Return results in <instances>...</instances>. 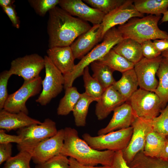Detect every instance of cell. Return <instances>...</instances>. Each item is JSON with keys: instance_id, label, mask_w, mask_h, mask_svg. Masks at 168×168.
<instances>
[{"instance_id": "6da1fadb", "label": "cell", "mask_w": 168, "mask_h": 168, "mask_svg": "<svg viewBox=\"0 0 168 168\" xmlns=\"http://www.w3.org/2000/svg\"><path fill=\"white\" fill-rule=\"evenodd\" d=\"M47 32L49 48L70 46L91 27L88 22L75 17L56 6L49 11Z\"/></svg>"}, {"instance_id": "7a4b0ae2", "label": "cell", "mask_w": 168, "mask_h": 168, "mask_svg": "<svg viewBox=\"0 0 168 168\" xmlns=\"http://www.w3.org/2000/svg\"><path fill=\"white\" fill-rule=\"evenodd\" d=\"M64 130V141L60 154L72 157L85 165L94 166L100 164L111 166L115 152L94 149L80 138L75 129L67 127Z\"/></svg>"}, {"instance_id": "3957f363", "label": "cell", "mask_w": 168, "mask_h": 168, "mask_svg": "<svg viewBox=\"0 0 168 168\" xmlns=\"http://www.w3.org/2000/svg\"><path fill=\"white\" fill-rule=\"evenodd\" d=\"M161 15H149L142 17L131 18L117 29L123 39L129 38L140 44L149 40L168 39V34L158 27Z\"/></svg>"}, {"instance_id": "277c9868", "label": "cell", "mask_w": 168, "mask_h": 168, "mask_svg": "<svg viewBox=\"0 0 168 168\" xmlns=\"http://www.w3.org/2000/svg\"><path fill=\"white\" fill-rule=\"evenodd\" d=\"M123 39L121 34L115 27L107 30L105 33L101 43L96 45L82 58L75 65L72 72L63 75L65 80L64 88L65 89L72 86L75 80L82 75L84 70L86 67L102 58Z\"/></svg>"}, {"instance_id": "5b68a950", "label": "cell", "mask_w": 168, "mask_h": 168, "mask_svg": "<svg viewBox=\"0 0 168 168\" xmlns=\"http://www.w3.org/2000/svg\"><path fill=\"white\" fill-rule=\"evenodd\" d=\"M130 105L137 117L152 120L164 109L158 96L154 92L140 88L126 101Z\"/></svg>"}, {"instance_id": "8992f818", "label": "cell", "mask_w": 168, "mask_h": 168, "mask_svg": "<svg viewBox=\"0 0 168 168\" xmlns=\"http://www.w3.org/2000/svg\"><path fill=\"white\" fill-rule=\"evenodd\" d=\"M55 122L49 118L40 124H34L20 129L17 135L21 142L17 144L19 151L24 150L31 154L34 147L41 142L51 137L58 132Z\"/></svg>"}, {"instance_id": "52a82bcc", "label": "cell", "mask_w": 168, "mask_h": 168, "mask_svg": "<svg viewBox=\"0 0 168 168\" xmlns=\"http://www.w3.org/2000/svg\"><path fill=\"white\" fill-rule=\"evenodd\" d=\"M133 132L131 126L104 135L92 136L85 133L83 139L92 148L101 151L106 149L115 152L122 151L128 145Z\"/></svg>"}, {"instance_id": "ba28073f", "label": "cell", "mask_w": 168, "mask_h": 168, "mask_svg": "<svg viewBox=\"0 0 168 168\" xmlns=\"http://www.w3.org/2000/svg\"><path fill=\"white\" fill-rule=\"evenodd\" d=\"M45 75L42 80V92L36 100L42 106L49 104L60 94L64 88V78L47 56L44 57Z\"/></svg>"}, {"instance_id": "9c48e42d", "label": "cell", "mask_w": 168, "mask_h": 168, "mask_svg": "<svg viewBox=\"0 0 168 168\" xmlns=\"http://www.w3.org/2000/svg\"><path fill=\"white\" fill-rule=\"evenodd\" d=\"M42 80L40 76L30 81H24L19 89L8 95L3 109L12 113L22 112L28 114L26 102L30 97L40 92Z\"/></svg>"}, {"instance_id": "30bf717a", "label": "cell", "mask_w": 168, "mask_h": 168, "mask_svg": "<svg viewBox=\"0 0 168 168\" xmlns=\"http://www.w3.org/2000/svg\"><path fill=\"white\" fill-rule=\"evenodd\" d=\"M151 121L136 117L133 122L131 138L127 146L122 151L123 158L127 165L137 154L143 150L147 135L152 128Z\"/></svg>"}, {"instance_id": "8fae6325", "label": "cell", "mask_w": 168, "mask_h": 168, "mask_svg": "<svg viewBox=\"0 0 168 168\" xmlns=\"http://www.w3.org/2000/svg\"><path fill=\"white\" fill-rule=\"evenodd\" d=\"M44 68V58L37 54H33L12 60L8 71L12 75L21 77L24 81H26L40 77V72Z\"/></svg>"}, {"instance_id": "7c38bea8", "label": "cell", "mask_w": 168, "mask_h": 168, "mask_svg": "<svg viewBox=\"0 0 168 168\" xmlns=\"http://www.w3.org/2000/svg\"><path fill=\"white\" fill-rule=\"evenodd\" d=\"M162 58L161 55L152 59L143 57L134 64L133 68L140 88L154 92L158 84L156 75Z\"/></svg>"}, {"instance_id": "4fadbf2b", "label": "cell", "mask_w": 168, "mask_h": 168, "mask_svg": "<svg viewBox=\"0 0 168 168\" xmlns=\"http://www.w3.org/2000/svg\"><path fill=\"white\" fill-rule=\"evenodd\" d=\"M64 137V129H61L53 136L38 144L31 152L33 162L36 165L41 164L60 154Z\"/></svg>"}, {"instance_id": "5bb4252c", "label": "cell", "mask_w": 168, "mask_h": 168, "mask_svg": "<svg viewBox=\"0 0 168 168\" xmlns=\"http://www.w3.org/2000/svg\"><path fill=\"white\" fill-rule=\"evenodd\" d=\"M58 5L70 15L89 21L93 26L101 24L106 15L97 9L89 6L81 0H60Z\"/></svg>"}, {"instance_id": "9a60e30c", "label": "cell", "mask_w": 168, "mask_h": 168, "mask_svg": "<svg viewBox=\"0 0 168 168\" xmlns=\"http://www.w3.org/2000/svg\"><path fill=\"white\" fill-rule=\"evenodd\" d=\"M133 2L126 0L121 5L105 15L101 23L103 37L107 30L116 26L123 25L133 17L144 16V14L136 9Z\"/></svg>"}, {"instance_id": "2e32d148", "label": "cell", "mask_w": 168, "mask_h": 168, "mask_svg": "<svg viewBox=\"0 0 168 168\" xmlns=\"http://www.w3.org/2000/svg\"><path fill=\"white\" fill-rule=\"evenodd\" d=\"M102 29L101 23L93 25L72 43L70 46L75 59H81L102 40Z\"/></svg>"}, {"instance_id": "e0dca14e", "label": "cell", "mask_w": 168, "mask_h": 168, "mask_svg": "<svg viewBox=\"0 0 168 168\" xmlns=\"http://www.w3.org/2000/svg\"><path fill=\"white\" fill-rule=\"evenodd\" d=\"M113 112L110 122L105 127L98 131V135L128 128L132 126L136 117L130 105L127 101L116 108Z\"/></svg>"}, {"instance_id": "ac0fdd59", "label": "cell", "mask_w": 168, "mask_h": 168, "mask_svg": "<svg viewBox=\"0 0 168 168\" xmlns=\"http://www.w3.org/2000/svg\"><path fill=\"white\" fill-rule=\"evenodd\" d=\"M126 101L113 86L107 88L96 105L95 114L98 119H105L112 111Z\"/></svg>"}, {"instance_id": "d6986e66", "label": "cell", "mask_w": 168, "mask_h": 168, "mask_svg": "<svg viewBox=\"0 0 168 168\" xmlns=\"http://www.w3.org/2000/svg\"><path fill=\"white\" fill-rule=\"evenodd\" d=\"M47 56L63 75L72 72L75 65V59L70 46H56L49 48Z\"/></svg>"}, {"instance_id": "ffe728a7", "label": "cell", "mask_w": 168, "mask_h": 168, "mask_svg": "<svg viewBox=\"0 0 168 168\" xmlns=\"http://www.w3.org/2000/svg\"><path fill=\"white\" fill-rule=\"evenodd\" d=\"M39 120L30 117L26 113L9 112L4 109L0 111V128L9 132L34 124L42 123Z\"/></svg>"}, {"instance_id": "44dd1931", "label": "cell", "mask_w": 168, "mask_h": 168, "mask_svg": "<svg viewBox=\"0 0 168 168\" xmlns=\"http://www.w3.org/2000/svg\"><path fill=\"white\" fill-rule=\"evenodd\" d=\"M113 49L117 53L134 64L144 57L141 44L131 39H124Z\"/></svg>"}, {"instance_id": "7402d4cb", "label": "cell", "mask_w": 168, "mask_h": 168, "mask_svg": "<svg viewBox=\"0 0 168 168\" xmlns=\"http://www.w3.org/2000/svg\"><path fill=\"white\" fill-rule=\"evenodd\" d=\"M114 88L126 100L138 90V78L134 68L122 73L120 79L113 85Z\"/></svg>"}, {"instance_id": "603a6c76", "label": "cell", "mask_w": 168, "mask_h": 168, "mask_svg": "<svg viewBox=\"0 0 168 168\" xmlns=\"http://www.w3.org/2000/svg\"><path fill=\"white\" fill-rule=\"evenodd\" d=\"M166 142V136L152 129L148 133L143 150L146 155L161 158Z\"/></svg>"}, {"instance_id": "cb8c5ba5", "label": "cell", "mask_w": 168, "mask_h": 168, "mask_svg": "<svg viewBox=\"0 0 168 168\" xmlns=\"http://www.w3.org/2000/svg\"><path fill=\"white\" fill-rule=\"evenodd\" d=\"M133 4L143 14L161 15L168 11V0H134Z\"/></svg>"}, {"instance_id": "d4e9b609", "label": "cell", "mask_w": 168, "mask_h": 168, "mask_svg": "<svg viewBox=\"0 0 168 168\" xmlns=\"http://www.w3.org/2000/svg\"><path fill=\"white\" fill-rule=\"evenodd\" d=\"M159 81L154 92L158 96L164 108L168 103V60L163 57L156 73Z\"/></svg>"}, {"instance_id": "484cf974", "label": "cell", "mask_w": 168, "mask_h": 168, "mask_svg": "<svg viewBox=\"0 0 168 168\" xmlns=\"http://www.w3.org/2000/svg\"><path fill=\"white\" fill-rule=\"evenodd\" d=\"M115 71L122 73L134 68V64L111 49L102 58L97 60Z\"/></svg>"}, {"instance_id": "4316f807", "label": "cell", "mask_w": 168, "mask_h": 168, "mask_svg": "<svg viewBox=\"0 0 168 168\" xmlns=\"http://www.w3.org/2000/svg\"><path fill=\"white\" fill-rule=\"evenodd\" d=\"M97 100L85 92L81 96L72 110L76 125L78 127H84L86 124V118L90 104Z\"/></svg>"}, {"instance_id": "83f0119b", "label": "cell", "mask_w": 168, "mask_h": 168, "mask_svg": "<svg viewBox=\"0 0 168 168\" xmlns=\"http://www.w3.org/2000/svg\"><path fill=\"white\" fill-rule=\"evenodd\" d=\"M90 64L93 73L92 77L105 89L114 85L116 82L113 75L114 70L98 61H95Z\"/></svg>"}, {"instance_id": "f1b7e54d", "label": "cell", "mask_w": 168, "mask_h": 168, "mask_svg": "<svg viewBox=\"0 0 168 168\" xmlns=\"http://www.w3.org/2000/svg\"><path fill=\"white\" fill-rule=\"evenodd\" d=\"M128 165L130 168H168V161L146 156L142 151Z\"/></svg>"}, {"instance_id": "f546056e", "label": "cell", "mask_w": 168, "mask_h": 168, "mask_svg": "<svg viewBox=\"0 0 168 168\" xmlns=\"http://www.w3.org/2000/svg\"><path fill=\"white\" fill-rule=\"evenodd\" d=\"M65 90V95L61 99L57 109V113L59 115H66L72 111L81 94L75 87H68Z\"/></svg>"}, {"instance_id": "4dcf8cb0", "label": "cell", "mask_w": 168, "mask_h": 168, "mask_svg": "<svg viewBox=\"0 0 168 168\" xmlns=\"http://www.w3.org/2000/svg\"><path fill=\"white\" fill-rule=\"evenodd\" d=\"M82 75L85 92L96 99L97 102L105 89L96 79L91 76L88 66L85 68Z\"/></svg>"}, {"instance_id": "1f68e13d", "label": "cell", "mask_w": 168, "mask_h": 168, "mask_svg": "<svg viewBox=\"0 0 168 168\" xmlns=\"http://www.w3.org/2000/svg\"><path fill=\"white\" fill-rule=\"evenodd\" d=\"M15 156L11 157L6 161L3 168H31L30 165L31 154L29 152L21 150Z\"/></svg>"}, {"instance_id": "d6a6232c", "label": "cell", "mask_w": 168, "mask_h": 168, "mask_svg": "<svg viewBox=\"0 0 168 168\" xmlns=\"http://www.w3.org/2000/svg\"><path fill=\"white\" fill-rule=\"evenodd\" d=\"M153 129L165 136H168V103L158 116L151 121Z\"/></svg>"}, {"instance_id": "836d02e7", "label": "cell", "mask_w": 168, "mask_h": 168, "mask_svg": "<svg viewBox=\"0 0 168 168\" xmlns=\"http://www.w3.org/2000/svg\"><path fill=\"white\" fill-rule=\"evenodd\" d=\"M126 0H84L93 8L106 14L123 4Z\"/></svg>"}, {"instance_id": "e575fe53", "label": "cell", "mask_w": 168, "mask_h": 168, "mask_svg": "<svg viewBox=\"0 0 168 168\" xmlns=\"http://www.w3.org/2000/svg\"><path fill=\"white\" fill-rule=\"evenodd\" d=\"M60 0H29L28 2L36 13L40 16H44L58 4Z\"/></svg>"}, {"instance_id": "d590c367", "label": "cell", "mask_w": 168, "mask_h": 168, "mask_svg": "<svg viewBox=\"0 0 168 168\" xmlns=\"http://www.w3.org/2000/svg\"><path fill=\"white\" fill-rule=\"evenodd\" d=\"M35 168H70L69 158L65 156L59 154L46 162L36 164Z\"/></svg>"}, {"instance_id": "8d00e7d4", "label": "cell", "mask_w": 168, "mask_h": 168, "mask_svg": "<svg viewBox=\"0 0 168 168\" xmlns=\"http://www.w3.org/2000/svg\"><path fill=\"white\" fill-rule=\"evenodd\" d=\"M12 75L8 70L2 71L0 74V110L3 109L8 97L7 85L8 80Z\"/></svg>"}, {"instance_id": "74e56055", "label": "cell", "mask_w": 168, "mask_h": 168, "mask_svg": "<svg viewBox=\"0 0 168 168\" xmlns=\"http://www.w3.org/2000/svg\"><path fill=\"white\" fill-rule=\"evenodd\" d=\"M143 57L148 59L155 58L161 55V53L156 49L152 40H146L141 44Z\"/></svg>"}, {"instance_id": "f35d334b", "label": "cell", "mask_w": 168, "mask_h": 168, "mask_svg": "<svg viewBox=\"0 0 168 168\" xmlns=\"http://www.w3.org/2000/svg\"><path fill=\"white\" fill-rule=\"evenodd\" d=\"M2 8L8 16L13 26L17 29H19L20 26V21L19 17L17 15L14 5L13 4Z\"/></svg>"}, {"instance_id": "ab89813d", "label": "cell", "mask_w": 168, "mask_h": 168, "mask_svg": "<svg viewBox=\"0 0 168 168\" xmlns=\"http://www.w3.org/2000/svg\"><path fill=\"white\" fill-rule=\"evenodd\" d=\"M12 149L11 143L0 144V165L12 157Z\"/></svg>"}, {"instance_id": "60d3db41", "label": "cell", "mask_w": 168, "mask_h": 168, "mask_svg": "<svg viewBox=\"0 0 168 168\" xmlns=\"http://www.w3.org/2000/svg\"><path fill=\"white\" fill-rule=\"evenodd\" d=\"M111 167L112 168H130L123 158L122 151L115 152Z\"/></svg>"}, {"instance_id": "b9f144b4", "label": "cell", "mask_w": 168, "mask_h": 168, "mask_svg": "<svg viewBox=\"0 0 168 168\" xmlns=\"http://www.w3.org/2000/svg\"><path fill=\"white\" fill-rule=\"evenodd\" d=\"M21 141L19 135L8 134L6 133L5 130L0 129V144L14 142L18 144L21 143Z\"/></svg>"}, {"instance_id": "7bdbcfd3", "label": "cell", "mask_w": 168, "mask_h": 168, "mask_svg": "<svg viewBox=\"0 0 168 168\" xmlns=\"http://www.w3.org/2000/svg\"><path fill=\"white\" fill-rule=\"evenodd\" d=\"M156 49L162 53L168 51V39H156L153 41Z\"/></svg>"}, {"instance_id": "ee69618b", "label": "cell", "mask_w": 168, "mask_h": 168, "mask_svg": "<svg viewBox=\"0 0 168 168\" xmlns=\"http://www.w3.org/2000/svg\"><path fill=\"white\" fill-rule=\"evenodd\" d=\"M69 159L70 168H112L111 166H109L96 167L85 165L79 163L72 157H69Z\"/></svg>"}, {"instance_id": "f6af8a7d", "label": "cell", "mask_w": 168, "mask_h": 168, "mask_svg": "<svg viewBox=\"0 0 168 168\" xmlns=\"http://www.w3.org/2000/svg\"><path fill=\"white\" fill-rule=\"evenodd\" d=\"M15 2L13 0H0V5L2 7H7L13 5Z\"/></svg>"}, {"instance_id": "bcb514c9", "label": "cell", "mask_w": 168, "mask_h": 168, "mask_svg": "<svg viewBox=\"0 0 168 168\" xmlns=\"http://www.w3.org/2000/svg\"><path fill=\"white\" fill-rule=\"evenodd\" d=\"M168 161V136H166V142L163 154L161 158Z\"/></svg>"}, {"instance_id": "7dc6e473", "label": "cell", "mask_w": 168, "mask_h": 168, "mask_svg": "<svg viewBox=\"0 0 168 168\" xmlns=\"http://www.w3.org/2000/svg\"><path fill=\"white\" fill-rule=\"evenodd\" d=\"M163 16L161 20V23H162L168 21V11L163 14Z\"/></svg>"}, {"instance_id": "c3c4849f", "label": "cell", "mask_w": 168, "mask_h": 168, "mask_svg": "<svg viewBox=\"0 0 168 168\" xmlns=\"http://www.w3.org/2000/svg\"><path fill=\"white\" fill-rule=\"evenodd\" d=\"M161 55L163 58H166L168 60V51L162 52L161 54Z\"/></svg>"}]
</instances>
